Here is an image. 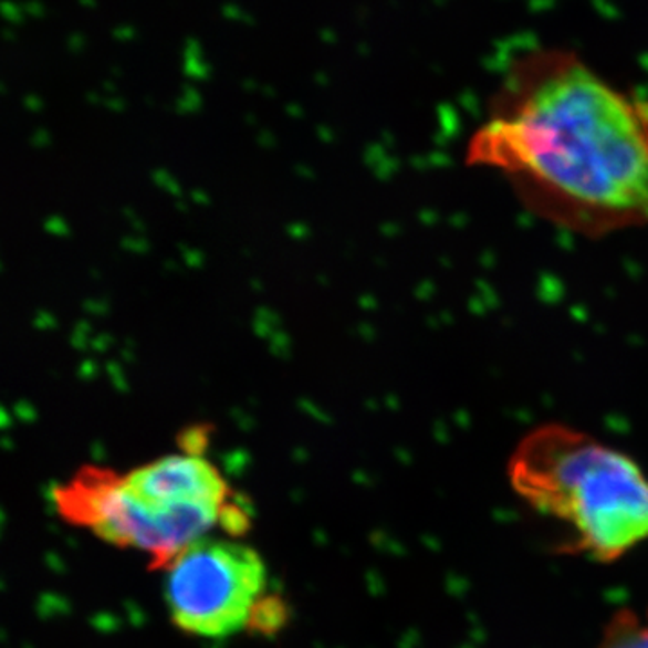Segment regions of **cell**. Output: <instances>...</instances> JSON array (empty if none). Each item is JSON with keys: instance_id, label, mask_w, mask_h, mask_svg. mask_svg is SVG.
Here are the masks:
<instances>
[{"instance_id": "cell-1", "label": "cell", "mask_w": 648, "mask_h": 648, "mask_svg": "<svg viewBox=\"0 0 648 648\" xmlns=\"http://www.w3.org/2000/svg\"><path fill=\"white\" fill-rule=\"evenodd\" d=\"M464 163L501 175L530 213L573 234L648 226V100L567 49L510 63Z\"/></svg>"}, {"instance_id": "cell-6", "label": "cell", "mask_w": 648, "mask_h": 648, "mask_svg": "<svg viewBox=\"0 0 648 648\" xmlns=\"http://www.w3.org/2000/svg\"><path fill=\"white\" fill-rule=\"evenodd\" d=\"M593 648H648V605L645 609H616Z\"/></svg>"}, {"instance_id": "cell-3", "label": "cell", "mask_w": 648, "mask_h": 648, "mask_svg": "<svg viewBox=\"0 0 648 648\" xmlns=\"http://www.w3.org/2000/svg\"><path fill=\"white\" fill-rule=\"evenodd\" d=\"M165 598L175 627L200 638L252 629L266 598L265 562L257 550L202 537L165 567Z\"/></svg>"}, {"instance_id": "cell-2", "label": "cell", "mask_w": 648, "mask_h": 648, "mask_svg": "<svg viewBox=\"0 0 648 648\" xmlns=\"http://www.w3.org/2000/svg\"><path fill=\"white\" fill-rule=\"evenodd\" d=\"M506 478L523 503L566 527L573 553L610 564L648 541V475L589 432L541 424L519 440Z\"/></svg>"}, {"instance_id": "cell-5", "label": "cell", "mask_w": 648, "mask_h": 648, "mask_svg": "<svg viewBox=\"0 0 648 648\" xmlns=\"http://www.w3.org/2000/svg\"><path fill=\"white\" fill-rule=\"evenodd\" d=\"M132 494L154 509L215 510L231 506V489L213 463L197 454H171L122 474Z\"/></svg>"}, {"instance_id": "cell-4", "label": "cell", "mask_w": 648, "mask_h": 648, "mask_svg": "<svg viewBox=\"0 0 648 648\" xmlns=\"http://www.w3.org/2000/svg\"><path fill=\"white\" fill-rule=\"evenodd\" d=\"M60 515L85 527L112 546L146 553L155 566L166 567L185 547L208 537L215 526L226 527V512L154 509L132 494L122 474L83 469L53 490Z\"/></svg>"}]
</instances>
